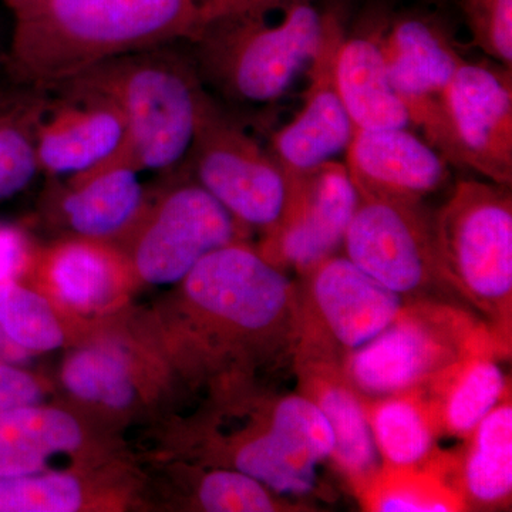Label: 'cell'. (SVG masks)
<instances>
[{
  "label": "cell",
  "mask_w": 512,
  "mask_h": 512,
  "mask_svg": "<svg viewBox=\"0 0 512 512\" xmlns=\"http://www.w3.org/2000/svg\"><path fill=\"white\" fill-rule=\"evenodd\" d=\"M178 286L185 325L204 352L295 350L298 289L247 241L215 249Z\"/></svg>",
  "instance_id": "cell-2"
},
{
  "label": "cell",
  "mask_w": 512,
  "mask_h": 512,
  "mask_svg": "<svg viewBox=\"0 0 512 512\" xmlns=\"http://www.w3.org/2000/svg\"><path fill=\"white\" fill-rule=\"evenodd\" d=\"M458 466L456 491L466 507L497 508L512 494L510 394L477 424Z\"/></svg>",
  "instance_id": "cell-25"
},
{
  "label": "cell",
  "mask_w": 512,
  "mask_h": 512,
  "mask_svg": "<svg viewBox=\"0 0 512 512\" xmlns=\"http://www.w3.org/2000/svg\"><path fill=\"white\" fill-rule=\"evenodd\" d=\"M46 180L43 214L63 229V237L121 245L136 227L150 197L140 173L110 161L84 173Z\"/></svg>",
  "instance_id": "cell-17"
},
{
  "label": "cell",
  "mask_w": 512,
  "mask_h": 512,
  "mask_svg": "<svg viewBox=\"0 0 512 512\" xmlns=\"http://www.w3.org/2000/svg\"><path fill=\"white\" fill-rule=\"evenodd\" d=\"M345 26L336 10L325 13L322 36L306 66L302 107L272 138V151L285 171H305L348 148L353 127L336 84L335 67Z\"/></svg>",
  "instance_id": "cell-16"
},
{
  "label": "cell",
  "mask_w": 512,
  "mask_h": 512,
  "mask_svg": "<svg viewBox=\"0 0 512 512\" xmlns=\"http://www.w3.org/2000/svg\"><path fill=\"white\" fill-rule=\"evenodd\" d=\"M342 247L345 256L389 291L421 298L450 288L437 245L434 215L416 198L359 192Z\"/></svg>",
  "instance_id": "cell-10"
},
{
  "label": "cell",
  "mask_w": 512,
  "mask_h": 512,
  "mask_svg": "<svg viewBox=\"0 0 512 512\" xmlns=\"http://www.w3.org/2000/svg\"><path fill=\"white\" fill-rule=\"evenodd\" d=\"M272 10L245 13L215 23L194 43L195 67L232 99L268 103L284 96L311 62L325 13L313 0H295Z\"/></svg>",
  "instance_id": "cell-4"
},
{
  "label": "cell",
  "mask_w": 512,
  "mask_h": 512,
  "mask_svg": "<svg viewBox=\"0 0 512 512\" xmlns=\"http://www.w3.org/2000/svg\"><path fill=\"white\" fill-rule=\"evenodd\" d=\"M46 93L10 76L0 84V204L28 190L40 175L35 133Z\"/></svg>",
  "instance_id": "cell-27"
},
{
  "label": "cell",
  "mask_w": 512,
  "mask_h": 512,
  "mask_svg": "<svg viewBox=\"0 0 512 512\" xmlns=\"http://www.w3.org/2000/svg\"><path fill=\"white\" fill-rule=\"evenodd\" d=\"M491 343L487 329L468 313L419 299L406 303L380 335L346 356L340 372L366 402L424 392Z\"/></svg>",
  "instance_id": "cell-5"
},
{
  "label": "cell",
  "mask_w": 512,
  "mask_h": 512,
  "mask_svg": "<svg viewBox=\"0 0 512 512\" xmlns=\"http://www.w3.org/2000/svg\"><path fill=\"white\" fill-rule=\"evenodd\" d=\"M37 242L28 228L0 221V282H23L32 268Z\"/></svg>",
  "instance_id": "cell-33"
},
{
  "label": "cell",
  "mask_w": 512,
  "mask_h": 512,
  "mask_svg": "<svg viewBox=\"0 0 512 512\" xmlns=\"http://www.w3.org/2000/svg\"><path fill=\"white\" fill-rule=\"evenodd\" d=\"M90 440L82 417L62 407L40 403L0 413V478L55 470L59 457L94 461Z\"/></svg>",
  "instance_id": "cell-19"
},
{
  "label": "cell",
  "mask_w": 512,
  "mask_h": 512,
  "mask_svg": "<svg viewBox=\"0 0 512 512\" xmlns=\"http://www.w3.org/2000/svg\"><path fill=\"white\" fill-rule=\"evenodd\" d=\"M72 79L106 94L123 114V143L107 161L140 174L184 163L207 90L194 62L174 46L113 57Z\"/></svg>",
  "instance_id": "cell-3"
},
{
  "label": "cell",
  "mask_w": 512,
  "mask_h": 512,
  "mask_svg": "<svg viewBox=\"0 0 512 512\" xmlns=\"http://www.w3.org/2000/svg\"><path fill=\"white\" fill-rule=\"evenodd\" d=\"M23 282L67 316L83 318L116 312L138 284L120 245L80 237L37 245Z\"/></svg>",
  "instance_id": "cell-15"
},
{
  "label": "cell",
  "mask_w": 512,
  "mask_h": 512,
  "mask_svg": "<svg viewBox=\"0 0 512 512\" xmlns=\"http://www.w3.org/2000/svg\"><path fill=\"white\" fill-rule=\"evenodd\" d=\"M434 228L450 288L505 332L512 305L510 191L493 181H458Z\"/></svg>",
  "instance_id": "cell-6"
},
{
  "label": "cell",
  "mask_w": 512,
  "mask_h": 512,
  "mask_svg": "<svg viewBox=\"0 0 512 512\" xmlns=\"http://www.w3.org/2000/svg\"><path fill=\"white\" fill-rule=\"evenodd\" d=\"M195 504L208 512H272L289 507L282 497L235 468L217 467L202 474Z\"/></svg>",
  "instance_id": "cell-31"
},
{
  "label": "cell",
  "mask_w": 512,
  "mask_h": 512,
  "mask_svg": "<svg viewBox=\"0 0 512 512\" xmlns=\"http://www.w3.org/2000/svg\"><path fill=\"white\" fill-rule=\"evenodd\" d=\"M35 355L20 348L18 343L6 335L5 330L0 328V363H13V365H26Z\"/></svg>",
  "instance_id": "cell-35"
},
{
  "label": "cell",
  "mask_w": 512,
  "mask_h": 512,
  "mask_svg": "<svg viewBox=\"0 0 512 512\" xmlns=\"http://www.w3.org/2000/svg\"><path fill=\"white\" fill-rule=\"evenodd\" d=\"M447 164L406 127L355 131L346 148V170L359 192L423 200L446 183Z\"/></svg>",
  "instance_id": "cell-18"
},
{
  "label": "cell",
  "mask_w": 512,
  "mask_h": 512,
  "mask_svg": "<svg viewBox=\"0 0 512 512\" xmlns=\"http://www.w3.org/2000/svg\"><path fill=\"white\" fill-rule=\"evenodd\" d=\"M369 511L453 512L466 510L441 468H389L380 473L359 495Z\"/></svg>",
  "instance_id": "cell-29"
},
{
  "label": "cell",
  "mask_w": 512,
  "mask_h": 512,
  "mask_svg": "<svg viewBox=\"0 0 512 512\" xmlns=\"http://www.w3.org/2000/svg\"><path fill=\"white\" fill-rule=\"evenodd\" d=\"M184 165L245 228L266 232L285 210L289 178L284 167L208 92Z\"/></svg>",
  "instance_id": "cell-8"
},
{
  "label": "cell",
  "mask_w": 512,
  "mask_h": 512,
  "mask_svg": "<svg viewBox=\"0 0 512 512\" xmlns=\"http://www.w3.org/2000/svg\"><path fill=\"white\" fill-rule=\"evenodd\" d=\"M221 450L220 467L248 474L279 497H303L318 485L319 461L266 416L259 427L228 437Z\"/></svg>",
  "instance_id": "cell-23"
},
{
  "label": "cell",
  "mask_w": 512,
  "mask_h": 512,
  "mask_svg": "<svg viewBox=\"0 0 512 512\" xmlns=\"http://www.w3.org/2000/svg\"><path fill=\"white\" fill-rule=\"evenodd\" d=\"M281 218L264 232L259 252L281 269L305 275L342 247L359 194L345 164L329 160L289 173Z\"/></svg>",
  "instance_id": "cell-11"
},
{
  "label": "cell",
  "mask_w": 512,
  "mask_h": 512,
  "mask_svg": "<svg viewBox=\"0 0 512 512\" xmlns=\"http://www.w3.org/2000/svg\"><path fill=\"white\" fill-rule=\"evenodd\" d=\"M335 76L353 133L409 126L407 111L387 76L380 35L345 36Z\"/></svg>",
  "instance_id": "cell-22"
},
{
  "label": "cell",
  "mask_w": 512,
  "mask_h": 512,
  "mask_svg": "<svg viewBox=\"0 0 512 512\" xmlns=\"http://www.w3.org/2000/svg\"><path fill=\"white\" fill-rule=\"evenodd\" d=\"M140 348L120 336H101L67 355L60 382L76 402L111 416L136 409L148 392Z\"/></svg>",
  "instance_id": "cell-20"
},
{
  "label": "cell",
  "mask_w": 512,
  "mask_h": 512,
  "mask_svg": "<svg viewBox=\"0 0 512 512\" xmlns=\"http://www.w3.org/2000/svg\"><path fill=\"white\" fill-rule=\"evenodd\" d=\"M83 470H50L0 478V512H77L117 507L116 495L100 493Z\"/></svg>",
  "instance_id": "cell-28"
},
{
  "label": "cell",
  "mask_w": 512,
  "mask_h": 512,
  "mask_svg": "<svg viewBox=\"0 0 512 512\" xmlns=\"http://www.w3.org/2000/svg\"><path fill=\"white\" fill-rule=\"evenodd\" d=\"M3 5L9 9V12L16 13L19 10L28 8V6L32 5V3L39 2V0H2Z\"/></svg>",
  "instance_id": "cell-36"
},
{
  "label": "cell",
  "mask_w": 512,
  "mask_h": 512,
  "mask_svg": "<svg viewBox=\"0 0 512 512\" xmlns=\"http://www.w3.org/2000/svg\"><path fill=\"white\" fill-rule=\"evenodd\" d=\"M303 394L325 413L335 439L332 460L357 495L366 490L383 463L373 439L366 402L339 366L301 363Z\"/></svg>",
  "instance_id": "cell-21"
},
{
  "label": "cell",
  "mask_w": 512,
  "mask_h": 512,
  "mask_svg": "<svg viewBox=\"0 0 512 512\" xmlns=\"http://www.w3.org/2000/svg\"><path fill=\"white\" fill-rule=\"evenodd\" d=\"M46 89L35 133L40 175L70 177L116 154L126 126L113 100L73 79Z\"/></svg>",
  "instance_id": "cell-14"
},
{
  "label": "cell",
  "mask_w": 512,
  "mask_h": 512,
  "mask_svg": "<svg viewBox=\"0 0 512 512\" xmlns=\"http://www.w3.org/2000/svg\"><path fill=\"white\" fill-rule=\"evenodd\" d=\"M49 384L25 365L0 363V413L45 402Z\"/></svg>",
  "instance_id": "cell-34"
},
{
  "label": "cell",
  "mask_w": 512,
  "mask_h": 512,
  "mask_svg": "<svg viewBox=\"0 0 512 512\" xmlns=\"http://www.w3.org/2000/svg\"><path fill=\"white\" fill-rule=\"evenodd\" d=\"M235 0H39L13 13L3 57L20 83L52 87L113 57L194 43Z\"/></svg>",
  "instance_id": "cell-1"
},
{
  "label": "cell",
  "mask_w": 512,
  "mask_h": 512,
  "mask_svg": "<svg viewBox=\"0 0 512 512\" xmlns=\"http://www.w3.org/2000/svg\"><path fill=\"white\" fill-rule=\"evenodd\" d=\"M507 390V375L495 359L494 343H491L420 393L430 404L439 433L467 439L477 424L507 396Z\"/></svg>",
  "instance_id": "cell-24"
},
{
  "label": "cell",
  "mask_w": 512,
  "mask_h": 512,
  "mask_svg": "<svg viewBox=\"0 0 512 512\" xmlns=\"http://www.w3.org/2000/svg\"><path fill=\"white\" fill-rule=\"evenodd\" d=\"M66 313L32 286L0 282V328L32 355L53 352L69 342Z\"/></svg>",
  "instance_id": "cell-30"
},
{
  "label": "cell",
  "mask_w": 512,
  "mask_h": 512,
  "mask_svg": "<svg viewBox=\"0 0 512 512\" xmlns=\"http://www.w3.org/2000/svg\"><path fill=\"white\" fill-rule=\"evenodd\" d=\"M303 276L295 346L299 363L340 367L346 356L380 335L407 303L345 255L329 256Z\"/></svg>",
  "instance_id": "cell-9"
},
{
  "label": "cell",
  "mask_w": 512,
  "mask_h": 512,
  "mask_svg": "<svg viewBox=\"0 0 512 512\" xmlns=\"http://www.w3.org/2000/svg\"><path fill=\"white\" fill-rule=\"evenodd\" d=\"M380 47L387 76L410 123L420 127L427 143L446 158L444 100L463 57L439 23L419 16L397 19L380 35Z\"/></svg>",
  "instance_id": "cell-13"
},
{
  "label": "cell",
  "mask_w": 512,
  "mask_h": 512,
  "mask_svg": "<svg viewBox=\"0 0 512 512\" xmlns=\"http://www.w3.org/2000/svg\"><path fill=\"white\" fill-rule=\"evenodd\" d=\"M151 190L131 234L120 245L138 284L178 285L215 249L247 241L239 224L192 178L184 163Z\"/></svg>",
  "instance_id": "cell-7"
},
{
  "label": "cell",
  "mask_w": 512,
  "mask_h": 512,
  "mask_svg": "<svg viewBox=\"0 0 512 512\" xmlns=\"http://www.w3.org/2000/svg\"><path fill=\"white\" fill-rule=\"evenodd\" d=\"M366 410L383 467L440 468L434 460L439 430L423 393L370 400Z\"/></svg>",
  "instance_id": "cell-26"
},
{
  "label": "cell",
  "mask_w": 512,
  "mask_h": 512,
  "mask_svg": "<svg viewBox=\"0 0 512 512\" xmlns=\"http://www.w3.org/2000/svg\"><path fill=\"white\" fill-rule=\"evenodd\" d=\"M477 49L512 70V0H458Z\"/></svg>",
  "instance_id": "cell-32"
},
{
  "label": "cell",
  "mask_w": 512,
  "mask_h": 512,
  "mask_svg": "<svg viewBox=\"0 0 512 512\" xmlns=\"http://www.w3.org/2000/svg\"><path fill=\"white\" fill-rule=\"evenodd\" d=\"M511 77L507 67L464 60L444 100L447 163L505 187L512 183Z\"/></svg>",
  "instance_id": "cell-12"
}]
</instances>
